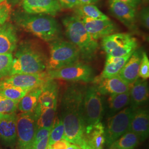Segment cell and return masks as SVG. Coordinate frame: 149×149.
Listing matches in <instances>:
<instances>
[{
  "instance_id": "obj_1",
  "label": "cell",
  "mask_w": 149,
  "mask_h": 149,
  "mask_svg": "<svg viewBox=\"0 0 149 149\" xmlns=\"http://www.w3.org/2000/svg\"><path fill=\"white\" fill-rule=\"evenodd\" d=\"M87 86L74 83L64 92L61 103V120L64 127V139L81 146L84 141L86 124L83 101Z\"/></svg>"
},
{
  "instance_id": "obj_2",
  "label": "cell",
  "mask_w": 149,
  "mask_h": 149,
  "mask_svg": "<svg viewBox=\"0 0 149 149\" xmlns=\"http://www.w3.org/2000/svg\"><path fill=\"white\" fill-rule=\"evenodd\" d=\"M12 18L18 26L45 42H53L61 35L60 26L53 16L17 12Z\"/></svg>"
},
{
  "instance_id": "obj_3",
  "label": "cell",
  "mask_w": 149,
  "mask_h": 149,
  "mask_svg": "<svg viewBox=\"0 0 149 149\" xmlns=\"http://www.w3.org/2000/svg\"><path fill=\"white\" fill-rule=\"evenodd\" d=\"M15 51L8 76L18 74H40L47 69L48 59L46 56L32 42L21 43Z\"/></svg>"
},
{
  "instance_id": "obj_4",
  "label": "cell",
  "mask_w": 149,
  "mask_h": 149,
  "mask_svg": "<svg viewBox=\"0 0 149 149\" xmlns=\"http://www.w3.org/2000/svg\"><path fill=\"white\" fill-rule=\"evenodd\" d=\"M65 34L80 51L81 58L90 62L96 58L99 44L87 31L79 16H67L62 20Z\"/></svg>"
},
{
  "instance_id": "obj_5",
  "label": "cell",
  "mask_w": 149,
  "mask_h": 149,
  "mask_svg": "<svg viewBox=\"0 0 149 149\" xmlns=\"http://www.w3.org/2000/svg\"><path fill=\"white\" fill-rule=\"evenodd\" d=\"M50 43L47 70L59 69L79 61L80 51L70 41L58 39Z\"/></svg>"
},
{
  "instance_id": "obj_6",
  "label": "cell",
  "mask_w": 149,
  "mask_h": 149,
  "mask_svg": "<svg viewBox=\"0 0 149 149\" xmlns=\"http://www.w3.org/2000/svg\"><path fill=\"white\" fill-rule=\"evenodd\" d=\"M138 45L136 39L128 33H113L102 39L104 52L114 57H123L133 53Z\"/></svg>"
},
{
  "instance_id": "obj_7",
  "label": "cell",
  "mask_w": 149,
  "mask_h": 149,
  "mask_svg": "<svg viewBox=\"0 0 149 149\" xmlns=\"http://www.w3.org/2000/svg\"><path fill=\"white\" fill-rule=\"evenodd\" d=\"M47 74L50 79L62 80L72 82H93L95 79L94 71L90 65L78 61L54 70H47Z\"/></svg>"
},
{
  "instance_id": "obj_8",
  "label": "cell",
  "mask_w": 149,
  "mask_h": 149,
  "mask_svg": "<svg viewBox=\"0 0 149 149\" xmlns=\"http://www.w3.org/2000/svg\"><path fill=\"white\" fill-rule=\"evenodd\" d=\"M135 109L127 107L108 119L105 130L106 143L111 145L123 134L130 131V123Z\"/></svg>"
},
{
  "instance_id": "obj_9",
  "label": "cell",
  "mask_w": 149,
  "mask_h": 149,
  "mask_svg": "<svg viewBox=\"0 0 149 149\" xmlns=\"http://www.w3.org/2000/svg\"><path fill=\"white\" fill-rule=\"evenodd\" d=\"M102 95L96 85L86 87L83 101V112L86 127L101 122L104 111Z\"/></svg>"
},
{
  "instance_id": "obj_10",
  "label": "cell",
  "mask_w": 149,
  "mask_h": 149,
  "mask_svg": "<svg viewBox=\"0 0 149 149\" xmlns=\"http://www.w3.org/2000/svg\"><path fill=\"white\" fill-rule=\"evenodd\" d=\"M37 129V118L33 111L17 115V142L19 149H31Z\"/></svg>"
},
{
  "instance_id": "obj_11",
  "label": "cell",
  "mask_w": 149,
  "mask_h": 149,
  "mask_svg": "<svg viewBox=\"0 0 149 149\" xmlns=\"http://www.w3.org/2000/svg\"><path fill=\"white\" fill-rule=\"evenodd\" d=\"M49 79L46 72L40 74H18L1 80L0 86H11L32 90L43 85Z\"/></svg>"
},
{
  "instance_id": "obj_12",
  "label": "cell",
  "mask_w": 149,
  "mask_h": 149,
  "mask_svg": "<svg viewBox=\"0 0 149 149\" xmlns=\"http://www.w3.org/2000/svg\"><path fill=\"white\" fill-rule=\"evenodd\" d=\"M79 16L87 31L96 40L115 33L118 30L116 24L110 19H95L85 16Z\"/></svg>"
},
{
  "instance_id": "obj_13",
  "label": "cell",
  "mask_w": 149,
  "mask_h": 149,
  "mask_svg": "<svg viewBox=\"0 0 149 149\" xmlns=\"http://www.w3.org/2000/svg\"><path fill=\"white\" fill-rule=\"evenodd\" d=\"M21 5L23 12L33 15L53 17L62 9L58 0H23Z\"/></svg>"
},
{
  "instance_id": "obj_14",
  "label": "cell",
  "mask_w": 149,
  "mask_h": 149,
  "mask_svg": "<svg viewBox=\"0 0 149 149\" xmlns=\"http://www.w3.org/2000/svg\"><path fill=\"white\" fill-rule=\"evenodd\" d=\"M112 15L128 28L135 31L136 26V8L127 3L118 0H109Z\"/></svg>"
},
{
  "instance_id": "obj_15",
  "label": "cell",
  "mask_w": 149,
  "mask_h": 149,
  "mask_svg": "<svg viewBox=\"0 0 149 149\" xmlns=\"http://www.w3.org/2000/svg\"><path fill=\"white\" fill-rule=\"evenodd\" d=\"M17 117L16 113L0 114V139L5 146L11 148L17 141Z\"/></svg>"
},
{
  "instance_id": "obj_16",
  "label": "cell",
  "mask_w": 149,
  "mask_h": 149,
  "mask_svg": "<svg viewBox=\"0 0 149 149\" xmlns=\"http://www.w3.org/2000/svg\"><path fill=\"white\" fill-rule=\"evenodd\" d=\"M101 95H112L128 92L131 85L122 79L118 75L93 82Z\"/></svg>"
},
{
  "instance_id": "obj_17",
  "label": "cell",
  "mask_w": 149,
  "mask_h": 149,
  "mask_svg": "<svg viewBox=\"0 0 149 149\" xmlns=\"http://www.w3.org/2000/svg\"><path fill=\"white\" fill-rule=\"evenodd\" d=\"M130 131L135 134L139 138L140 142L145 141L149 137V111L145 108L136 109L132 118Z\"/></svg>"
},
{
  "instance_id": "obj_18",
  "label": "cell",
  "mask_w": 149,
  "mask_h": 149,
  "mask_svg": "<svg viewBox=\"0 0 149 149\" xmlns=\"http://www.w3.org/2000/svg\"><path fill=\"white\" fill-rule=\"evenodd\" d=\"M42 87V92L39 96L36 109L42 110L57 107L59 87L56 82L54 80L49 79Z\"/></svg>"
},
{
  "instance_id": "obj_19",
  "label": "cell",
  "mask_w": 149,
  "mask_h": 149,
  "mask_svg": "<svg viewBox=\"0 0 149 149\" xmlns=\"http://www.w3.org/2000/svg\"><path fill=\"white\" fill-rule=\"evenodd\" d=\"M16 28L12 23L6 22L0 26V54L12 53L18 43Z\"/></svg>"
},
{
  "instance_id": "obj_20",
  "label": "cell",
  "mask_w": 149,
  "mask_h": 149,
  "mask_svg": "<svg viewBox=\"0 0 149 149\" xmlns=\"http://www.w3.org/2000/svg\"><path fill=\"white\" fill-rule=\"evenodd\" d=\"M142 52L138 48L131 55L120 70L118 76L130 85H132L139 77V71Z\"/></svg>"
},
{
  "instance_id": "obj_21",
  "label": "cell",
  "mask_w": 149,
  "mask_h": 149,
  "mask_svg": "<svg viewBox=\"0 0 149 149\" xmlns=\"http://www.w3.org/2000/svg\"><path fill=\"white\" fill-rule=\"evenodd\" d=\"M129 93L130 107L136 109L142 106L149 100V86L148 81L139 77L131 86Z\"/></svg>"
},
{
  "instance_id": "obj_22",
  "label": "cell",
  "mask_w": 149,
  "mask_h": 149,
  "mask_svg": "<svg viewBox=\"0 0 149 149\" xmlns=\"http://www.w3.org/2000/svg\"><path fill=\"white\" fill-rule=\"evenodd\" d=\"M84 140L93 149H103L106 143L105 128L101 122L86 127Z\"/></svg>"
},
{
  "instance_id": "obj_23",
  "label": "cell",
  "mask_w": 149,
  "mask_h": 149,
  "mask_svg": "<svg viewBox=\"0 0 149 149\" xmlns=\"http://www.w3.org/2000/svg\"><path fill=\"white\" fill-rule=\"evenodd\" d=\"M132 54V53L129 54L123 57H114L107 55L106 64L103 70L99 76L95 77L93 82L118 75Z\"/></svg>"
},
{
  "instance_id": "obj_24",
  "label": "cell",
  "mask_w": 149,
  "mask_h": 149,
  "mask_svg": "<svg viewBox=\"0 0 149 149\" xmlns=\"http://www.w3.org/2000/svg\"><path fill=\"white\" fill-rule=\"evenodd\" d=\"M42 86L29 91L18 102L17 109L20 112L28 113L33 112L34 110L37 105L39 96L42 92Z\"/></svg>"
},
{
  "instance_id": "obj_25",
  "label": "cell",
  "mask_w": 149,
  "mask_h": 149,
  "mask_svg": "<svg viewBox=\"0 0 149 149\" xmlns=\"http://www.w3.org/2000/svg\"><path fill=\"white\" fill-rule=\"evenodd\" d=\"M109 116L111 117L130 104L129 91L110 95L108 98Z\"/></svg>"
},
{
  "instance_id": "obj_26",
  "label": "cell",
  "mask_w": 149,
  "mask_h": 149,
  "mask_svg": "<svg viewBox=\"0 0 149 149\" xmlns=\"http://www.w3.org/2000/svg\"><path fill=\"white\" fill-rule=\"evenodd\" d=\"M56 108L57 107H54L42 110L34 109L33 112L37 118V129L52 128L55 119Z\"/></svg>"
},
{
  "instance_id": "obj_27",
  "label": "cell",
  "mask_w": 149,
  "mask_h": 149,
  "mask_svg": "<svg viewBox=\"0 0 149 149\" xmlns=\"http://www.w3.org/2000/svg\"><path fill=\"white\" fill-rule=\"evenodd\" d=\"M138 136L129 131L114 141L110 146V149H135L140 143Z\"/></svg>"
},
{
  "instance_id": "obj_28",
  "label": "cell",
  "mask_w": 149,
  "mask_h": 149,
  "mask_svg": "<svg viewBox=\"0 0 149 149\" xmlns=\"http://www.w3.org/2000/svg\"><path fill=\"white\" fill-rule=\"evenodd\" d=\"M79 16H83L95 19H108L109 18L103 13L94 4L83 5L78 6Z\"/></svg>"
},
{
  "instance_id": "obj_29",
  "label": "cell",
  "mask_w": 149,
  "mask_h": 149,
  "mask_svg": "<svg viewBox=\"0 0 149 149\" xmlns=\"http://www.w3.org/2000/svg\"><path fill=\"white\" fill-rule=\"evenodd\" d=\"M30 90L11 86H0V94L16 101H19Z\"/></svg>"
},
{
  "instance_id": "obj_30",
  "label": "cell",
  "mask_w": 149,
  "mask_h": 149,
  "mask_svg": "<svg viewBox=\"0 0 149 149\" xmlns=\"http://www.w3.org/2000/svg\"><path fill=\"white\" fill-rule=\"evenodd\" d=\"M62 139H64V125L61 119L56 118L48 136V145H52Z\"/></svg>"
},
{
  "instance_id": "obj_31",
  "label": "cell",
  "mask_w": 149,
  "mask_h": 149,
  "mask_svg": "<svg viewBox=\"0 0 149 149\" xmlns=\"http://www.w3.org/2000/svg\"><path fill=\"white\" fill-rule=\"evenodd\" d=\"M13 60L12 53L0 54V79L9 76Z\"/></svg>"
},
{
  "instance_id": "obj_32",
  "label": "cell",
  "mask_w": 149,
  "mask_h": 149,
  "mask_svg": "<svg viewBox=\"0 0 149 149\" xmlns=\"http://www.w3.org/2000/svg\"><path fill=\"white\" fill-rule=\"evenodd\" d=\"M18 102L12 100L0 94V114L16 113Z\"/></svg>"
},
{
  "instance_id": "obj_33",
  "label": "cell",
  "mask_w": 149,
  "mask_h": 149,
  "mask_svg": "<svg viewBox=\"0 0 149 149\" xmlns=\"http://www.w3.org/2000/svg\"><path fill=\"white\" fill-rule=\"evenodd\" d=\"M139 77L147 80L149 77V60L145 52H142V56L139 66Z\"/></svg>"
},
{
  "instance_id": "obj_34",
  "label": "cell",
  "mask_w": 149,
  "mask_h": 149,
  "mask_svg": "<svg viewBox=\"0 0 149 149\" xmlns=\"http://www.w3.org/2000/svg\"><path fill=\"white\" fill-rule=\"evenodd\" d=\"M11 6L6 1L0 3V26L9 18L11 13Z\"/></svg>"
},
{
  "instance_id": "obj_35",
  "label": "cell",
  "mask_w": 149,
  "mask_h": 149,
  "mask_svg": "<svg viewBox=\"0 0 149 149\" xmlns=\"http://www.w3.org/2000/svg\"><path fill=\"white\" fill-rule=\"evenodd\" d=\"M51 129L52 128H40L37 129L33 139L32 146L36 145L43 139L48 136Z\"/></svg>"
},
{
  "instance_id": "obj_36",
  "label": "cell",
  "mask_w": 149,
  "mask_h": 149,
  "mask_svg": "<svg viewBox=\"0 0 149 149\" xmlns=\"http://www.w3.org/2000/svg\"><path fill=\"white\" fill-rule=\"evenodd\" d=\"M139 19L141 24L146 29L149 28V9L148 7H144L139 13Z\"/></svg>"
},
{
  "instance_id": "obj_37",
  "label": "cell",
  "mask_w": 149,
  "mask_h": 149,
  "mask_svg": "<svg viewBox=\"0 0 149 149\" xmlns=\"http://www.w3.org/2000/svg\"><path fill=\"white\" fill-rule=\"evenodd\" d=\"M62 8L71 9L80 5L79 0H58Z\"/></svg>"
},
{
  "instance_id": "obj_38",
  "label": "cell",
  "mask_w": 149,
  "mask_h": 149,
  "mask_svg": "<svg viewBox=\"0 0 149 149\" xmlns=\"http://www.w3.org/2000/svg\"><path fill=\"white\" fill-rule=\"evenodd\" d=\"M70 144L71 143L69 141L65 139H62L50 146L52 149H66Z\"/></svg>"
},
{
  "instance_id": "obj_39",
  "label": "cell",
  "mask_w": 149,
  "mask_h": 149,
  "mask_svg": "<svg viewBox=\"0 0 149 149\" xmlns=\"http://www.w3.org/2000/svg\"><path fill=\"white\" fill-rule=\"evenodd\" d=\"M48 136L39 141L38 143L32 146L31 149H47L48 146Z\"/></svg>"
},
{
  "instance_id": "obj_40",
  "label": "cell",
  "mask_w": 149,
  "mask_h": 149,
  "mask_svg": "<svg viewBox=\"0 0 149 149\" xmlns=\"http://www.w3.org/2000/svg\"><path fill=\"white\" fill-rule=\"evenodd\" d=\"M118 1H120L124 2L127 3L129 5L133 6L135 8L138 6L141 2V0H118Z\"/></svg>"
},
{
  "instance_id": "obj_41",
  "label": "cell",
  "mask_w": 149,
  "mask_h": 149,
  "mask_svg": "<svg viewBox=\"0 0 149 149\" xmlns=\"http://www.w3.org/2000/svg\"><path fill=\"white\" fill-rule=\"evenodd\" d=\"M80 5L95 4L99 1V0H79Z\"/></svg>"
},
{
  "instance_id": "obj_42",
  "label": "cell",
  "mask_w": 149,
  "mask_h": 149,
  "mask_svg": "<svg viewBox=\"0 0 149 149\" xmlns=\"http://www.w3.org/2000/svg\"><path fill=\"white\" fill-rule=\"evenodd\" d=\"M11 6H15L21 3L23 0H6Z\"/></svg>"
},
{
  "instance_id": "obj_43",
  "label": "cell",
  "mask_w": 149,
  "mask_h": 149,
  "mask_svg": "<svg viewBox=\"0 0 149 149\" xmlns=\"http://www.w3.org/2000/svg\"><path fill=\"white\" fill-rule=\"evenodd\" d=\"M80 148L81 149H93V148H92L85 140L84 141L83 144H82V145L80 146Z\"/></svg>"
},
{
  "instance_id": "obj_44",
  "label": "cell",
  "mask_w": 149,
  "mask_h": 149,
  "mask_svg": "<svg viewBox=\"0 0 149 149\" xmlns=\"http://www.w3.org/2000/svg\"><path fill=\"white\" fill-rule=\"evenodd\" d=\"M66 149H81L80 146L74 144H71Z\"/></svg>"
},
{
  "instance_id": "obj_45",
  "label": "cell",
  "mask_w": 149,
  "mask_h": 149,
  "mask_svg": "<svg viewBox=\"0 0 149 149\" xmlns=\"http://www.w3.org/2000/svg\"><path fill=\"white\" fill-rule=\"evenodd\" d=\"M47 149H52L51 148V146L50 145H48V147H47Z\"/></svg>"
},
{
  "instance_id": "obj_46",
  "label": "cell",
  "mask_w": 149,
  "mask_h": 149,
  "mask_svg": "<svg viewBox=\"0 0 149 149\" xmlns=\"http://www.w3.org/2000/svg\"><path fill=\"white\" fill-rule=\"evenodd\" d=\"M5 0H0V3H1V2H3V1H5Z\"/></svg>"
},
{
  "instance_id": "obj_47",
  "label": "cell",
  "mask_w": 149,
  "mask_h": 149,
  "mask_svg": "<svg viewBox=\"0 0 149 149\" xmlns=\"http://www.w3.org/2000/svg\"><path fill=\"white\" fill-rule=\"evenodd\" d=\"M144 1H147V0H144Z\"/></svg>"
},
{
  "instance_id": "obj_48",
  "label": "cell",
  "mask_w": 149,
  "mask_h": 149,
  "mask_svg": "<svg viewBox=\"0 0 149 149\" xmlns=\"http://www.w3.org/2000/svg\"></svg>"
}]
</instances>
